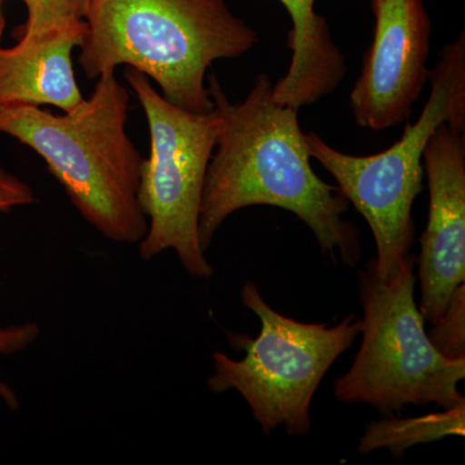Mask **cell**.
I'll return each instance as SVG.
<instances>
[{"label": "cell", "mask_w": 465, "mask_h": 465, "mask_svg": "<svg viewBox=\"0 0 465 465\" xmlns=\"http://www.w3.org/2000/svg\"><path fill=\"white\" fill-rule=\"evenodd\" d=\"M465 405L443 410L420 418L390 419L375 421L366 428L358 452L367 454L387 449L400 458L407 449L418 443L432 442L448 436H464Z\"/></svg>", "instance_id": "12"}, {"label": "cell", "mask_w": 465, "mask_h": 465, "mask_svg": "<svg viewBox=\"0 0 465 465\" xmlns=\"http://www.w3.org/2000/svg\"><path fill=\"white\" fill-rule=\"evenodd\" d=\"M130 100L115 73H106L82 105L61 115L41 106L0 104V134L45 161L73 206L103 237L139 244L148 220L139 202L143 157L127 134Z\"/></svg>", "instance_id": "3"}, {"label": "cell", "mask_w": 465, "mask_h": 465, "mask_svg": "<svg viewBox=\"0 0 465 465\" xmlns=\"http://www.w3.org/2000/svg\"><path fill=\"white\" fill-rule=\"evenodd\" d=\"M84 32L35 45L0 47V104L56 106L72 112L85 100L73 67V51Z\"/></svg>", "instance_id": "11"}, {"label": "cell", "mask_w": 465, "mask_h": 465, "mask_svg": "<svg viewBox=\"0 0 465 465\" xmlns=\"http://www.w3.org/2000/svg\"><path fill=\"white\" fill-rule=\"evenodd\" d=\"M414 265L410 255L388 281L367 269L361 272L362 342L351 370L335 382L341 402L369 403L382 414L402 411L406 405H465L459 391L465 358L442 356L428 338L415 302Z\"/></svg>", "instance_id": "5"}, {"label": "cell", "mask_w": 465, "mask_h": 465, "mask_svg": "<svg viewBox=\"0 0 465 465\" xmlns=\"http://www.w3.org/2000/svg\"><path fill=\"white\" fill-rule=\"evenodd\" d=\"M241 300L260 318L262 330L256 339L228 332L232 347L244 357L232 360L215 351L208 388L237 391L265 434L284 425L290 436H305L312 400L330 367L356 341L361 321L351 314L332 327L299 322L269 307L251 282L242 287Z\"/></svg>", "instance_id": "6"}, {"label": "cell", "mask_w": 465, "mask_h": 465, "mask_svg": "<svg viewBox=\"0 0 465 465\" xmlns=\"http://www.w3.org/2000/svg\"><path fill=\"white\" fill-rule=\"evenodd\" d=\"M423 164L430 213L419 256V309L436 323L465 281V130L440 124L425 146Z\"/></svg>", "instance_id": "9"}, {"label": "cell", "mask_w": 465, "mask_h": 465, "mask_svg": "<svg viewBox=\"0 0 465 465\" xmlns=\"http://www.w3.org/2000/svg\"><path fill=\"white\" fill-rule=\"evenodd\" d=\"M124 78L145 113L150 136L140 174L139 202L148 220L140 256L149 262L173 250L192 277L206 280L213 269L201 243L200 210L219 115L215 110L192 113L173 105L133 67H125Z\"/></svg>", "instance_id": "7"}, {"label": "cell", "mask_w": 465, "mask_h": 465, "mask_svg": "<svg viewBox=\"0 0 465 465\" xmlns=\"http://www.w3.org/2000/svg\"><path fill=\"white\" fill-rule=\"evenodd\" d=\"M374 38L351 92L354 121L384 131L411 116L428 84L432 24L424 0H372Z\"/></svg>", "instance_id": "8"}, {"label": "cell", "mask_w": 465, "mask_h": 465, "mask_svg": "<svg viewBox=\"0 0 465 465\" xmlns=\"http://www.w3.org/2000/svg\"><path fill=\"white\" fill-rule=\"evenodd\" d=\"M220 133L208 164L200 210L204 250L225 220L242 208L290 211L311 229L324 255L348 266L361 259L360 232L344 220L349 203L338 186L314 173L299 110L275 103L273 82L260 73L241 103L226 96L215 74L207 76Z\"/></svg>", "instance_id": "1"}, {"label": "cell", "mask_w": 465, "mask_h": 465, "mask_svg": "<svg viewBox=\"0 0 465 465\" xmlns=\"http://www.w3.org/2000/svg\"><path fill=\"white\" fill-rule=\"evenodd\" d=\"M292 29L287 47L292 51L289 70L272 87L275 103L300 110L331 94L347 74V58L332 41L326 18L316 12V0H280Z\"/></svg>", "instance_id": "10"}, {"label": "cell", "mask_w": 465, "mask_h": 465, "mask_svg": "<svg viewBox=\"0 0 465 465\" xmlns=\"http://www.w3.org/2000/svg\"><path fill=\"white\" fill-rule=\"evenodd\" d=\"M430 94L415 124L399 142L374 155H351L332 148L316 133L305 134L309 154L338 183L339 192L371 228L376 258L366 266L388 281L414 244L412 206L423 191L425 146L443 122L465 130V35L440 52L430 72Z\"/></svg>", "instance_id": "4"}, {"label": "cell", "mask_w": 465, "mask_h": 465, "mask_svg": "<svg viewBox=\"0 0 465 465\" xmlns=\"http://www.w3.org/2000/svg\"><path fill=\"white\" fill-rule=\"evenodd\" d=\"M428 333L430 342L442 356L450 360L465 358V286L460 284L452 293L442 317L433 323Z\"/></svg>", "instance_id": "14"}, {"label": "cell", "mask_w": 465, "mask_h": 465, "mask_svg": "<svg viewBox=\"0 0 465 465\" xmlns=\"http://www.w3.org/2000/svg\"><path fill=\"white\" fill-rule=\"evenodd\" d=\"M258 43V32L224 0H90L79 65L91 79L133 67L173 105L208 113L207 70Z\"/></svg>", "instance_id": "2"}, {"label": "cell", "mask_w": 465, "mask_h": 465, "mask_svg": "<svg viewBox=\"0 0 465 465\" xmlns=\"http://www.w3.org/2000/svg\"><path fill=\"white\" fill-rule=\"evenodd\" d=\"M5 16H3L2 8H0V41H2L3 30H5Z\"/></svg>", "instance_id": "17"}, {"label": "cell", "mask_w": 465, "mask_h": 465, "mask_svg": "<svg viewBox=\"0 0 465 465\" xmlns=\"http://www.w3.org/2000/svg\"><path fill=\"white\" fill-rule=\"evenodd\" d=\"M27 20L21 45H35L66 33L84 32L90 0H24Z\"/></svg>", "instance_id": "13"}, {"label": "cell", "mask_w": 465, "mask_h": 465, "mask_svg": "<svg viewBox=\"0 0 465 465\" xmlns=\"http://www.w3.org/2000/svg\"><path fill=\"white\" fill-rule=\"evenodd\" d=\"M35 202L32 186L0 164V215L15 208L32 206Z\"/></svg>", "instance_id": "16"}, {"label": "cell", "mask_w": 465, "mask_h": 465, "mask_svg": "<svg viewBox=\"0 0 465 465\" xmlns=\"http://www.w3.org/2000/svg\"><path fill=\"white\" fill-rule=\"evenodd\" d=\"M41 327L36 322L9 324L0 327V356H14L26 351L38 341ZM0 397L9 409L16 410L18 400L16 393L5 381H0Z\"/></svg>", "instance_id": "15"}]
</instances>
